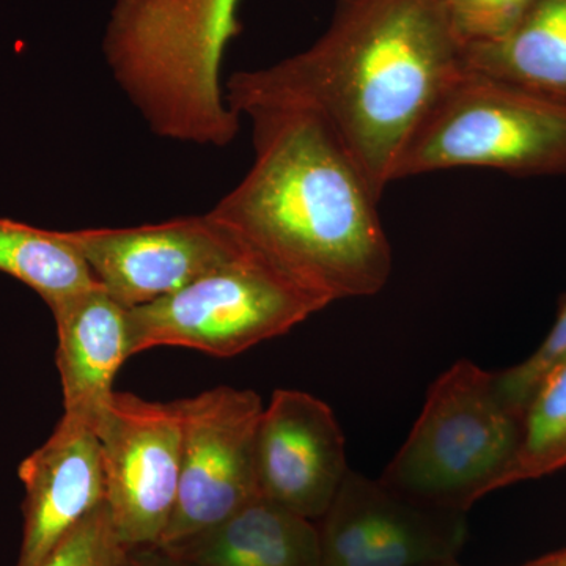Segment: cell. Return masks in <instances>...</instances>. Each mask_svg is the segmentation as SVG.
<instances>
[{"mask_svg":"<svg viewBox=\"0 0 566 566\" xmlns=\"http://www.w3.org/2000/svg\"><path fill=\"white\" fill-rule=\"evenodd\" d=\"M465 73L444 0H338L311 48L238 71L223 95L238 117L270 106L314 112L382 196L409 142Z\"/></svg>","mask_w":566,"mask_h":566,"instance_id":"cell-1","label":"cell"},{"mask_svg":"<svg viewBox=\"0 0 566 566\" xmlns=\"http://www.w3.org/2000/svg\"><path fill=\"white\" fill-rule=\"evenodd\" d=\"M255 159L210 214L327 303L374 296L392 274L375 191L333 129L303 107H255Z\"/></svg>","mask_w":566,"mask_h":566,"instance_id":"cell-2","label":"cell"},{"mask_svg":"<svg viewBox=\"0 0 566 566\" xmlns=\"http://www.w3.org/2000/svg\"><path fill=\"white\" fill-rule=\"evenodd\" d=\"M521 415L497 374L458 360L431 385L422 412L379 482L420 504L468 512L515 455Z\"/></svg>","mask_w":566,"mask_h":566,"instance_id":"cell-3","label":"cell"},{"mask_svg":"<svg viewBox=\"0 0 566 566\" xmlns=\"http://www.w3.org/2000/svg\"><path fill=\"white\" fill-rule=\"evenodd\" d=\"M327 305L245 243L240 255L177 293L128 308L129 357L158 346L238 356L290 333Z\"/></svg>","mask_w":566,"mask_h":566,"instance_id":"cell-4","label":"cell"},{"mask_svg":"<svg viewBox=\"0 0 566 566\" xmlns=\"http://www.w3.org/2000/svg\"><path fill=\"white\" fill-rule=\"evenodd\" d=\"M461 167L566 175V104L468 70L409 142L397 180Z\"/></svg>","mask_w":566,"mask_h":566,"instance_id":"cell-5","label":"cell"},{"mask_svg":"<svg viewBox=\"0 0 566 566\" xmlns=\"http://www.w3.org/2000/svg\"><path fill=\"white\" fill-rule=\"evenodd\" d=\"M180 488L159 546L216 526L260 495L256 433L264 405L251 389L221 386L180 400Z\"/></svg>","mask_w":566,"mask_h":566,"instance_id":"cell-6","label":"cell"},{"mask_svg":"<svg viewBox=\"0 0 566 566\" xmlns=\"http://www.w3.org/2000/svg\"><path fill=\"white\" fill-rule=\"evenodd\" d=\"M106 505L126 549L159 546L169 526L182 460L180 400L161 403L114 392L95 427Z\"/></svg>","mask_w":566,"mask_h":566,"instance_id":"cell-7","label":"cell"},{"mask_svg":"<svg viewBox=\"0 0 566 566\" xmlns=\"http://www.w3.org/2000/svg\"><path fill=\"white\" fill-rule=\"evenodd\" d=\"M66 233L104 292L126 308L177 293L245 249L244 241L210 212L128 229Z\"/></svg>","mask_w":566,"mask_h":566,"instance_id":"cell-8","label":"cell"},{"mask_svg":"<svg viewBox=\"0 0 566 566\" xmlns=\"http://www.w3.org/2000/svg\"><path fill=\"white\" fill-rule=\"evenodd\" d=\"M318 532L323 566H417L457 560L468 523L349 469Z\"/></svg>","mask_w":566,"mask_h":566,"instance_id":"cell-9","label":"cell"},{"mask_svg":"<svg viewBox=\"0 0 566 566\" xmlns=\"http://www.w3.org/2000/svg\"><path fill=\"white\" fill-rule=\"evenodd\" d=\"M348 471L333 409L303 390H274L256 433L260 494L318 523Z\"/></svg>","mask_w":566,"mask_h":566,"instance_id":"cell-10","label":"cell"},{"mask_svg":"<svg viewBox=\"0 0 566 566\" xmlns=\"http://www.w3.org/2000/svg\"><path fill=\"white\" fill-rule=\"evenodd\" d=\"M20 479L25 497L17 566H41L77 524L106 502L95 428L63 415L50 439L22 461Z\"/></svg>","mask_w":566,"mask_h":566,"instance_id":"cell-11","label":"cell"},{"mask_svg":"<svg viewBox=\"0 0 566 566\" xmlns=\"http://www.w3.org/2000/svg\"><path fill=\"white\" fill-rule=\"evenodd\" d=\"M57 326V370L63 415L95 428L129 357L128 308L102 285L51 308Z\"/></svg>","mask_w":566,"mask_h":566,"instance_id":"cell-12","label":"cell"},{"mask_svg":"<svg viewBox=\"0 0 566 566\" xmlns=\"http://www.w3.org/2000/svg\"><path fill=\"white\" fill-rule=\"evenodd\" d=\"M164 549L186 566H323L314 521L262 494L216 526Z\"/></svg>","mask_w":566,"mask_h":566,"instance_id":"cell-13","label":"cell"},{"mask_svg":"<svg viewBox=\"0 0 566 566\" xmlns=\"http://www.w3.org/2000/svg\"><path fill=\"white\" fill-rule=\"evenodd\" d=\"M465 65L566 104V0H536L504 35L465 46Z\"/></svg>","mask_w":566,"mask_h":566,"instance_id":"cell-14","label":"cell"},{"mask_svg":"<svg viewBox=\"0 0 566 566\" xmlns=\"http://www.w3.org/2000/svg\"><path fill=\"white\" fill-rule=\"evenodd\" d=\"M0 273L39 293L52 308L99 283L69 233L0 218Z\"/></svg>","mask_w":566,"mask_h":566,"instance_id":"cell-15","label":"cell"},{"mask_svg":"<svg viewBox=\"0 0 566 566\" xmlns=\"http://www.w3.org/2000/svg\"><path fill=\"white\" fill-rule=\"evenodd\" d=\"M566 468V357L554 365L524 406L520 441L494 491Z\"/></svg>","mask_w":566,"mask_h":566,"instance_id":"cell-16","label":"cell"},{"mask_svg":"<svg viewBox=\"0 0 566 566\" xmlns=\"http://www.w3.org/2000/svg\"><path fill=\"white\" fill-rule=\"evenodd\" d=\"M128 549L106 502L77 524L41 566H125Z\"/></svg>","mask_w":566,"mask_h":566,"instance_id":"cell-17","label":"cell"},{"mask_svg":"<svg viewBox=\"0 0 566 566\" xmlns=\"http://www.w3.org/2000/svg\"><path fill=\"white\" fill-rule=\"evenodd\" d=\"M564 357H566V294L558 305L556 322L538 349L515 367L497 371L499 389L505 400L523 415L524 406L536 385Z\"/></svg>","mask_w":566,"mask_h":566,"instance_id":"cell-18","label":"cell"},{"mask_svg":"<svg viewBox=\"0 0 566 566\" xmlns=\"http://www.w3.org/2000/svg\"><path fill=\"white\" fill-rule=\"evenodd\" d=\"M536 0H444L450 20L465 46L499 39Z\"/></svg>","mask_w":566,"mask_h":566,"instance_id":"cell-19","label":"cell"},{"mask_svg":"<svg viewBox=\"0 0 566 566\" xmlns=\"http://www.w3.org/2000/svg\"><path fill=\"white\" fill-rule=\"evenodd\" d=\"M125 566H186L163 546L137 547L128 551Z\"/></svg>","mask_w":566,"mask_h":566,"instance_id":"cell-20","label":"cell"},{"mask_svg":"<svg viewBox=\"0 0 566 566\" xmlns=\"http://www.w3.org/2000/svg\"><path fill=\"white\" fill-rule=\"evenodd\" d=\"M517 566H566V547Z\"/></svg>","mask_w":566,"mask_h":566,"instance_id":"cell-21","label":"cell"},{"mask_svg":"<svg viewBox=\"0 0 566 566\" xmlns=\"http://www.w3.org/2000/svg\"><path fill=\"white\" fill-rule=\"evenodd\" d=\"M417 566H464V565H461L460 562H457V560H447V562H436V564H424V565H417Z\"/></svg>","mask_w":566,"mask_h":566,"instance_id":"cell-22","label":"cell"}]
</instances>
